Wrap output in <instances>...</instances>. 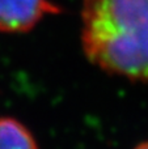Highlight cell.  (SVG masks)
I'll return each mask as SVG.
<instances>
[{
    "mask_svg": "<svg viewBox=\"0 0 148 149\" xmlns=\"http://www.w3.org/2000/svg\"><path fill=\"white\" fill-rule=\"evenodd\" d=\"M60 10L50 0H0V31H29L45 15H58Z\"/></svg>",
    "mask_w": 148,
    "mask_h": 149,
    "instance_id": "7a4b0ae2",
    "label": "cell"
},
{
    "mask_svg": "<svg viewBox=\"0 0 148 149\" xmlns=\"http://www.w3.org/2000/svg\"><path fill=\"white\" fill-rule=\"evenodd\" d=\"M135 149H148V141H146V143H142V144H139Z\"/></svg>",
    "mask_w": 148,
    "mask_h": 149,
    "instance_id": "277c9868",
    "label": "cell"
},
{
    "mask_svg": "<svg viewBox=\"0 0 148 149\" xmlns=\"http://www.w3.org/2000/svg\"><path fill=\"white\" fill-rule=\"evenodd\" d=\"M0 149H38L25 126L12 118H0Z\"/></svg>",
    "mask_w": 148,
    "mask_h": 149,
    "instance_id": "3957f363",
    "label": "cell"
},
{
    "mask_svg": "<svg viewBox=\"0 0 148 149\" xmlns=\"http://www.w3.org/2000/svg\"><path fill=\"white\" fill-rule=\"evenodd\" d=\"M87 58L109 73L148 84V0H81Z\"/></svg>",
    "mask_w": 148,
    "mask_h": 149,
    "instance_id": "6da1fadb",
    "label": "cell"
}]
</instances>
